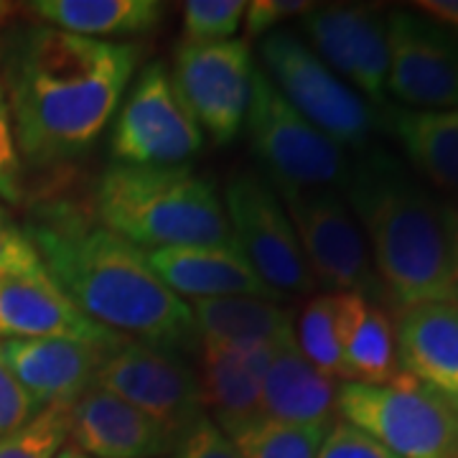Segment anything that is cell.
Masks as SVG:
<instances>
[{
    "mask_svg": "<svg viewBox=\"0 0 458 458\" xmlns=\"http://www.w3.org/2000/svg\"><path fill=\"white\" fill-rule=\"evenodd\" d=\"M339 385L306 360L295 336L283 342L262 382L260 415L288 426L331 428L336 423Z\"/></svg>",
    "mask_w": 458,
    "mask_h": 458,
    "instance_id": "21",
    "label": "cell"
},
{
    "mask_svg": "<svg viewBox=\"0 0 458 458\" xmlns=\"http://www.w3.org/2000/svg\"><path fill=\"white\" fill-rule=\"evenodd\" d=\"M385 117L410 165L438 191L458 197V107H387Z\"/></svg>",
    "mask_w": 458,
    "mask_h": 458,
    "instance_id": "23",
    "label": "cell"
},
{
    "mask_svg": "<svg viewBox=\"0 0 458 458\" xmlns=\"http://www.w3.org/2000/svg\"><path fill=\"white\" fill-rule=\"evenodd\" d=\"M153 273L181 301H212L252 295L267 301H283L252 270L237 245L165 247L146 252Z\"/></svg>",
    "mask_w": 458,
    "mask_h": 458,
    "instance_id": "18",
    "label": "cell"
},
{
    "mask_svg": "<svg viewBox=\"0 0 458 458\" xmlns=\"http://www.w3.org/2000/svg\"><path fill=\"white\" fill-rule=\"evenodd\" d=\"M56 458H87V456H84V454H80L74 445H69V443H66L64 448H62V454H59Z\"/></svg>",
    "mask_w": 458,
    "mask_h": 458,
    "instance_id": "38",
    "label": "cell"
},
{
    "mask_svg": "<svg viewBox=\"0 0 458 458\" xmlns=\"http://www.w3.org/2000/svg\"><path fill=\"white\" fill-rule=\"evenodd\" d=\"M69 443V408L49 405L0 438V458H56Z\"/></svg>",
    "mask_w": 458,
    "mask_h": 458,
    "instance_id": "28",
    "label": "cell"
},
{
    "mask_svg": "<svg viewBox=\"0 0 458 458\" xmlns=\"http://www.w3.org/2000/svg\"><path fill=\"white\" fill-rule=\"evenodd\" d=\"M303 41L372 107L387 110V13L375 3L316 5L301 18Z\"/></svg>",
    "mask_w": 458,
    "mask_h": 458,
    "instance_id": "13",
    "label": "cell"
},
{
    "mask_svg": "<svg viewBox=\"0 0 458 458\" xmlns=\"http://www.w3.org/2000/svg\"><path fill=\"white\" fill-rule=\"evenodd\" d=\"M201 146L204 132L181 105L164 62L143 66L113 117V164L183 165Z\"/></svg>",
    "mask_w": 458,
    "mask_h": 458,
    "instance_id": "10",
    "label": "cell"
},
{
    "mask_svg": "<svg viewBox=\"0 0 458 458\" xmlns=\"http://www.w3.org/2000/svg\"><path fill=\"white\" fill-rule=\"evenodd\" d=\"M262 74L313 128L344 150H367L377 110L328 69L298 33L280 29L260 38Z\"/></svg>",
    "mask_w": 458,
    "mask_h": 458,
    "instance_id": "6",
    "label": "cell"
},
{
    "mask_svg": "<svg viewBox=\"0 0 458 458\" xmlns=\"http://www.w3.org/2000/svg\"><path fill=\"white\" fill-rule=\"evenodd\" d=\"M69 445L87 458H161L176 441L140 410L92 387L69 408Z\"/></svg>",
    "mask_w": 458,
    "mask_h": 458,
    "instance_id": "16",
    "label": "cell"
},
{
    "mask_svg": "<svg viewBox=\"0 0 458 458\" xmlns=\"http://www.w3.org/2000/svg\"><path fill=\"white\" fill-rule=\"evenodd\" d=\"M41 410L44 408L18 382V377L13 375L11 364L5 361L3 349H0V438L26 426Z\"/></svg>",
    "mask_w": 458,
    "mask_h": 458,
    "instance_id": "31",
    "label": "cell"
},
{
    "mask_svg": "<svg viewBox=\"0 0 458 458\" xmlns=\"http://www.w3.org/2000/svg\"><path fill=\"white\" fill-rule=\"evenodd\" d=\"M23 227L51 283L98 327L176 352L199 342L189 301L165 288L143 250L98 225L80 204L44 201Z\"/></svg>",
    "mask_w": 458,
    "mask_h": 458,
    "instance_id": "2",
    "label": "cell"
},
{
    "mask_svg": "<svg viewBox=\"0 0 458 458\" xmlns=\"http://www.w3.org/2000/svg\"><path fill=\"white\" fill-rule=\"evenodd\" d=\"M140 54V44L84 38L41 23L5 33L0 84L21 161L59 165L84 156L113 123Z\"/></svg>",
    "mask_w": 458,
    "mask_h": 458,
    "instance_id": "1",
    "label": "cell"
},
{
    "mask_svg": "<svg viewBox=\"0 0 458 458\" xmlns=\"http://www.w3.org/2000/svg\"><path fill=\"white\" fill-rule=\"evenodd\" d=\"M387 298L405 311L458 301V209L433 197L393 156L364 150L342 189Z\"/></svg>",
    "mask_w": 458,
    "mask_h": 458,
    "instance_id": "3",
    "label": "cell"
},
{
    "mask_svg": "<svg viewBox=\"0 0 458 458\" xmlns=\"http://www.w3.org/2000/svg\"><path fill=\"white\" fill-rule=\"evenodd\" d=\"M331 428L288 426L267 418H255L225 433L242 458H318Z\"/></svg>",
    "mask_w": 458,
    "mask_h": 458,
    "instance_id": "27",
    "label": "cell"
},
{
    "mask_svg": "<svg viewBox=\"0 0 458 458\" xmlns=\"http://www.w3.org/2000/svg\"><path fill=\"white\" fill-rule=\"evenodd\" d=\"M95 387L140 410L176 443L204 418L199 375L176 349L120 336L102 360Z\"/></svg>",
    "mask_w": 458,
    "mask_h": 458,
    "instance_id": "9",
    "label": "cell"
},
{
    "mask_svg": "<svg viewBox=\"0 0 458 458\" xmlns=\"http://www.w3.org/2000/svg\"><path fill=\"white\" fill-rule=\"evenodd\" d=\"M293 222L303 258L316 285L327 293H354L375 303L382 285L357 216L342 191L334 189H276Z\"/></svg>",
    "mask_w": 458,
    "mask_h": 458,
    "instance_id": "8",
    "label": "cell"
},
{
    "mask_svg": "<svg viewBox=\"0 0 458 458\" xmlns=\"http://www.w3.org/2000/svg\"><path fill=\"white\" fill-rule=\"evenodd\" d=\"M191 316L199 342L283 344L295 336V316L278 301L234 295L194 301Z\"/></svg>",
    "mask_w": 458,
    "mask_h": 458,
    "instance_id": "25",
    "label": "cell"
},
{
    "mask_svg": "<svg viewBox=\"0 0 458 458\" xmlns=\"http://www.w3.org/2000/svg\"><path fill=\"white\" fill-rule=\"evenodd\" d=\"M21 11H23V5L11 3V0H0V29H3V26H8V23L21 13Z\"/></svg>",
    "mask_w": 458,
    "mask_h": 458,
    "instance_id": "37",
    "label": "cell"
},
{
    "mask_svg": "<svg viewBox=\"0 0 458 458\" xmlns=\"http://www.w3.org/2000/svg\"><path fill=\"white\" fill-rule=\"evenodd\" d=\"M387 98L408 110L458 107V33L415 11H387Z\"/></svg>",
    "mask_w": 458,
    "mask_h": 458,
    "instance_id": "14",
    "label": "cell"
},
{
    "mask_svg": "<svg viewBox=\"0 0 458 458\" xmlns=\"http://www.w3.org/2000/svg\"><path fill=\"white\" fill-rule=\"evenodd\" d=\"M245 0H189L181 5V44H222L245 23Z\"/></svg>",
    "mask_w": 458,
    "mask_h": 458,
    "instance_id": "29",
    "label": "cell"
},
{
    "mask_svg": "<svg viewBox=\"0 0 458 458\" xmlns=\"http://www.w3.org/2000/svg\"><path fill=\"white\" fill-rule=\"evenodd\" d=\"M298 349L313 367L336 382H346L342 342V293L311 298L295 321Z\"/></svg>",
    "mask_w": 458,
    "mask_h": 458,
    "instance_id": "26",
    "label": "cell"
},
{
    "mask_svg": "<svg viewBox=\"0 0 458 458\" xmlns=\"http://www.w3.org/2000/svg\"><path fill=\"white\" fill-rule=\"evenodd\" d=\"M92 216L143 252L237 245L214 183L186 164H110L95 186Z\"/></svg>",
    "mask_w": 458,
    "mask_h": 458,
    "instance_id": "4",
    "label": "cell"
},
{
    "mask_svg": "<svg viewBox=\"0 0 458 458\" xmlns=\"http://www.w3.org/2000/svg\"><path fill=\"white\" fill-rule=\"evenodd\" d=\"M113 344L47 336L0 342V349L18 382L41 408H72L95 387L102 360Z\"/></svg>",
    "mask_w": 458,
    "mask_h": 458,
    "instance_id": "15",
    "label": "cell"
},
{
    "mask_svg": "<svg viewBox=\"0 0 458 458\" xmlns=\"http://www.w3.org/2000/svg\"><path fill=\"white\" fill-rule=\"evenodd\" d=\"M318 458H400L354 426L336 420L324 438Z\"/></svg>",
    "mask_w": 458,
    "mask_h": 458,
    "instance_id": "35",
    "label": "cell"
},
{
    "mask_svg": "<svg viewBox=\"0 0 458 458\" xmlns=\"http://www.w3.org/2000/svg\"><path fill=\"white\" fill-rule=\"evenodd\" d=\"M252 150L273 189H334L342 191L352 161L255 66L252 102L247 113Z\"/></svg>",
    "mask_w": 458,
    "mask_h": 458,
    "instance_id": "7",
    "label": "cell"
},
{
    "mask_svg": "<svg viewBox=\"0 0 458 458\" xmlns=\"http://www.w3.org/2000/svg\"><path fill=\"white\" fill-rule=\"evenodd\" d=\"M316 3L309 0H252L247 3L245 31L252 38H262L267 33L280 31L283 23L311 13Z\"/></svg>",
    "mask_w": 458,
    "mask_h": 458,
    "instance_id": "33",
    "label": "cell"
},
{
    "mask_svg": "<svg viewBox=\"0 0 458 458\" xmlns=\"http://www.w3.org/2000/svg\"><path fill=\"white\" fill-rule=\"evenodd\" d=\"M288 342V339H285ZM280 344L201 342V403L225 433L260 415L262 382Z\"/></svg>",
    "mask_w": 458,
    "mask_h": 458,
    "instance_id": "17",
    "label": "cell"
},
{
    "mask_svg": "<svg viewBox=\"0 0 458 458\" xmlns=\"http://www.w3.org/2000/svg\"><path fill=\"white\" fill-rule=\"evenodd\" d=\"M47 273L26 227L8 204L0 201V276H41Z\"/></svg>",
    "mask_w": 458,
    "mask_h": 458,
    "instance_id": "30",
    "label": "cell"
},
{
    "mask_svg": "<svg viewBox=\"0 0 458 458\" xmlns=\"http://www.w3.org/2000/svg\"><path fill=\"white\" fill-rule=\"evenodd\" d=\"M222 204L240 252L273 293L288 298L316 291L293 222L270 181L242 171L227 183Z\"/></svg>",
    "mask_w": 458,
    "mask_h": 458,
    "instance_id": "11",
    "label": "cell"
},
{
    "mask_svg": "<svg viewBox=\"0 0 458 458\" xmlns=\"http://www.w3.org/2000/svg\"><path fill=\"white\" fill-rule=\"evenodd\" d=\"M23 8L44 26L98 41L146 36L165 16L161 0H33Z\"/></svg>",
    "mask_w": 458,
    "mask_h": 458,
    "instance_id": "22",
    "label": "cell"
},
{
    "mask_svg": "<svg viewBox=\"0 0 458 458\" xmlns=\"http://www.w3.org/2000/svg\"><path fill=\"white\" fill-rule=\"evenodd\" d=\"M342 342L346 382L393 385L403 377L394 321L382 306L361 295L342 293Z\"/></svg>",
    "mask_w": 458,
    "mask_h": 458,
    "instance_id": "24",
    "label": "cell"
},
{
    "mask_svg": "<svg viewBox=\"0 0 458 458\" xmlns=\"http://www.w3.org/2000/svg\"><path fill=\"white\" fill-rule=\"evenodd\" d=\"M415 13L430 18L448 31L458 33V0H418L412 3Z\"/></svg>",
    "mask_w": 458,
    "mask_h": 458,
    "instance_id": "36",
    "label": "cell"
},
{
    "mask_svg": "<svg viewBox=\"0 0 458 458\" xmlns=\"http://www.w3.org/2000/svg\"><path fill=\"white\" fill-rule=\"evenodd\" d=\"M168 74L186 113L216 146H227L242 132L255 84V62L245 38L179 44Z\"/></svg>",
    "mask_w": 458,
    "mask_h": 458,
    "instance_id": "12",
    "label": "cell"
},
{
    "mask_svg": "<svg viewBox=\"0 0 458 458\" xmlns=\"http://www.w3.org/2000/svg\"><path fill=\"white\" fill-rule=\"evenodd\" d=\"M339 420L400 458H458V410L412 377L393 385L342 382Z\"/></svg>",
    "mask_w": 458,
    "mask_h": 458,
    "instance_id": "5",
    "label": "cell"
},
{
    "mask_svg": "<svg viewBox=\"0 0 458 458\" xmlns=\"http://www.w3.org/2000/svg\"><path fill=\"white\" fill-rule=\"evenodd\" d=\"M23 186H21V153L13 138V123L5 89L0 84V201L3 204H21Z\"/></svg>",
    "mask_w": 458,
    "mask_h": 458,
    "instance_id": "32",
    "label": "cell"
},
{
    "mask_svg": "<svg viewBox=\"0 0 458 458\" xmlns=\"http://www.w3.org/2000/svg\"><path fill=\"white\" fill-rule=\"evenodd\" d=\"M394 336L403 375L458 410V301L405 309Z\"/></svg>",
    "mask_w": 458,
    "mask_h": 458,
    "instance_id": "20",
    "label": "cell"
},
{
    "mask_svg": "<svg viewBox=\"0 0 458 458\" xmlns=\"http://www.w3.org/2000/svg\"><path fill=\"white\" fill-rule=\"evenodd\" d=\"M174 458H242L234 443L225 436V430L204 415L186 430V436L176 443Z\"/></svg>",
    "mask_w": 458,
    "mask_h": 458,
    "instance_id": "34",
    "label": "cell"
},
{
    "mask_svg": "<svg viewBox=\"0 0 458 458\" xmlns=\"http://www.w3.org/2000/svg\"><path fill=\"white\" fill-rule=\"evenodd\" d=\"M47 336L95 344H113L120 339L77 311L47 273L0 276V342Z\"/></svg>",
    "mask_w": 458,
    "mask_h": 458,
    "instance_id": "19",
    "label": "cell"
}]
</instances>
